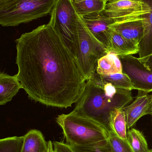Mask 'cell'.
<instances>
[{"instance_id":"cell-1","label":"cell","mask_w":152,"mask_h":152,"mask_svg":"<svg viewBox=\"0 0 152 152\" xmlns=\"http://www.w3.org/2000/svg\"><path fill=\"white\" fill-rule=\"evenodd\" d=\"M17 74L29 98L68 108L81 97L87 80L76 58L49 23L15 40Z\"/></svg>"},{"instance_id":"cell-30","label":"cell","mask_w":152,"mask_h":152,"mask_svg":"<svg viewBox=\"0 0 152 152\" xmlns=\"http://www.w3.org/2000/svg\"><path fill=\"white\" fill-rule=\"evenodd\" d=\"M152 152V150H151V152Z\"/></svg>"},{"instance_id":"cell-28","label":"cell","mask_w":152,"mask_h":152,"mask_svg":"<svg viewBox=\"0 0 152 152\" xmlns=\"http://www.w3.org/2000/svg\"><path fill=\"white\" fill-rule=\"evenodd\" d=\"M151 115L152 116V101H151Z\"/></svg>"},{"instance_id":"cell-22","label":"cell","mask_w":152,"mask_h":152,"mask_svg":"<svg viewBox=\"0 0 152 152\" xmlns=\"http://www.w3.org/2000/svg\"><path fill=\"white\" fill-rule=\"evenodd\" d=\"M76 152H113L108 139L87 146H71Z\"/></svg>"},{"instance_id":"cell-11","label":"cell","mask_w":152,"mask_h":152,"mask_svg":"<svg viewBox=\"0 0 152 152\" xmlns=\"http://www.w3.org/2000/svg\"><path fill=\"white\" fill-rule=\"evenodd\" d=\"M111 28L129 42L139 46L144 34L143 18L121 23H114Z\"/></svg>"},{"instance_id":"cell-27","label":"cell","mask_w":152,"mask_h":152,"mask_svg":"<svg viewBox=\"0 0 152 152\" xmlns=\"http://www.w3.org/2000/svg\"><path fill=\"white\" fill-rule=\"evenodd\" d=\"M49 143V152H54L53 146V143L51 141H48Z\"/></svg>"},{"instance_id":"cell-19","label":"cell","mask_w":152,"mask_h":152,"mask_svg":"<svg viewBox=\"0 0 152 152\" xmlns=\"http://www.w3.org/2000/svg\"><path fill=\"white\" fill-rule=\"evenodd\" d=\"M127 139L134 152H150L148 144L142 132L131 128L127 132Z\"/></svg>"},{"instance_id":"cell-8","label":"cell","mask_w":152,"mask_h":152,"mask_svg":"<svg viewBox=\"0 0 152 152\" xmlns=\"http://www.w3.org/2000/svg\"><path fill=\"white\" fill-rule=\"evenodd\" d=\"M123 73L127 75L134 89L145 93L152 92V71L132 55L119 57Z\"/></svg>"},{"instance_id":"cell-25","label":"cell","mask_w":152,"mask_h":152,"mask_svg":"<svg viewBox=\"0 0 152 152\" xmlns=\"http://www.w3.org/2000/svg\"><path fill=\"white\" fill-rule=\"evenodd\" d=\"M144 64L148 68L152 71V54L148 57Z\"/></svg>"},{"instance_id":"cell-24","label":"cell","mask_w":152,"mask_h":152,"mask_svg":"<svg viewBox=\"0 0 152 152\" xmlns=\"http://www.w3.org/2000/svg\"><path fill=\"white\" fill-rule=\"evenodd\" d=\"M53 146L54 152H76L72 146L63 142H54Z\"/></svg>"},{"instance_id":"cell-18","label":"cell","mask_w":152,"mask_h":152,"mask_svg":"<svg viewBox=\"0 0 152 152\" xmlns=\"http://www.w3.org/2000/svg\"><path fill=\"white\" fill-rule=\"evenodd\" d=\"M109 124L110 131L121 139L128 141L126 119L123 109H117L112 113Z\"/></svg>"},{"instance_id":"cell-2","label":"cell","mask_w":152,"mask_h":152,"mask_svg":"<svg viewBox=\"0 0 152 152\" xmlns=\"http://www.w3.org/2000/svg\"><path fill=\"white\" fill-rule=\"evenodd\" d=\"M133 100L130 90L118 88L101 79L95 72L87 81L74 110L101 124L109 132L112 113L123 109Z\"/></svg>"},{"instance_id":"cell-10","label":"cell","mask_w":152,"mask_h":152,"mask_svg":"<svg viewBox=\"0 0 152 152\" xmlns=\"http://www.w3.org/2000/svg\"><path fill=\"white\" fill-rule=\"evenodd\" d=\"M82 18L91 34L106 48L107 35L114 21L103 12L84 16Z\"/></svg>"},{"instance_id":"cell-7","label":"cell","mask_w":152,"mask_h":152,"mask_svg":"<svg viewBox=\"0 0 152 152\" xmlns=\"http://www.w3.org/2000/svg\"><path fill=\"white\" fill-rule=\"evenodd\" d=\"M103 12L114 23H121L142 17L150 12V8L142 0H110Z\"/></svg>"},{"instance_id":"cell-3","label":"cell","mask_w":152,"mask_h":152,"mask_svg":"<svg viewBox=\"0 0 152 152\" xmlns=\"http://www.w3.org/2000/svg\"><path fill=\"white\" fill-rule=\"evenodd\" d=\"M56 121L70 146H87L109 138V132L104 126L74 110L59 115Z\"/></svg>"},{"instance_id":"cell-17","label":"cell","mask_w":152,"mask_h":152,"mask_svg":"<svg viewBox=\"0 0 152 152\" xmlns=\"http://www.w3.org/2000/svg\"><path fill=\"white\" fill-rule=\"evenodd\" d=\"M79 17L100 13L104 10L106 2L104 0H72Z\"/></svg>"},{"instance_id":"cell-23","label":"cell","mask_w":152,"mask_h":152,"mask_svg":"<svg viewBox=\"0 0 152 152\" xmlns=\"http://www.w3.org/2000/svg\"><path fill=\"white\" fill-rule=\"evenodd\" d=\"M109 142L113 152H134L128 141H125L113 132H109Z\"/></svg>"},{"instance_id":"cell-21","label":"cell","mask_w":152,"mask_h":152,"mask_svg":"<svg viewBox=\"0 0 152 152\" xmlns=\"http://www.w3.org/2000/svg\"><path fill=\"white\" fill-rule=\"evenodd\" d=\"M24 136H13L0 140V152H21Z\"/></svg>"},{"instance_id":"cell-31","label":"cell","mask_w":152,"mask_h":152,"mask_svg":"<svg viewBox=\"0 0 152 152\" xmlns=\"http://www.w3.org/2000/svg\"><path fill=\"white\" fill-rule=\"evenodd\" d=\"M47 152H49V149H48V151H47Z\"/></svg>"},{"instance_id":"cell-20","label":"cell","mask_w":152,"mask_h":152,"mask_svg":"<svg viewBox=\"0 0 152 152\" xmlns=\"http://www.w3.org/2000/svg\"><path fill=\"white\" fill-rule=\"evenodd\" d=\"M99 75L104 81L111 83L118 88L130 91L135 89L131 80L125 73H117L108 75Z\"/></svg>"},{"instance_id":"cell-15","label":"cell","mask_w":152,"mask_h":152,"mask_svg":"<svg viewBox=\"0 0 152 152\" xmlns=\"http://www.w3.org/2000/svg\"><path fill=\"white\" fill-rule=\"evenodd\" d=\"M48 149L49 143L39 130L31 129L24 135L21 152H47Z\"/></svg>"},{"instance_id":"cell-16","label":"cell","mask_w":152,"mask_h":152,"mask_svg":"<svg viewBox=\"0 0 152 152\" xmlns=\"http://www.w3.org/2000/svg\"><path fill=\"white\" fill-rule=\"evenodd\" d=\"M96 73L101 76L123 73L119 57L111 53H106L98 60Z\"/></svg>"},{"instance_id":"cell-5","label":"cell","mask_w":152,"mask_h":152,"mask_svg":"<svg viewBox=\"0 0 152 152\" xmlns=\"http://www.w3.org/2000/svg\"><path fill=\"white\" fill-rule=\"evenodd\" d=\"M79 17L72 0H56L49 22L76 58L79 48Z\"/></svg>"},{"instance_id":"cell-12","label":"cell","mask_w":152,"mask_h":152,"mask_svg":"<svg viewBox=\"0 0 152 152\" xmlns=\"http://www.w3.org/2000/svg\"><path fill=\"white\" fill-rule=\"evenodd\" d=\"M139 50V46L129 42L111 28L107 35V53H111L122 57L138 53Z\"/></svg>"},{"instance_id":"cell-4","label":"cell","mask_w":152,"mask_h":152,"mask_svg":"<svg viewBox=\"0 0 152 152\" xmlns=\"http://www.w3.org/2000/svg\"><path fill=\"white\" fill-rule=\"evenodd\" d=\"M56 0H16L0 7V24L14 27L51 14Z\"/></svg>"},{"instance_id":"cell-14","label":"cell","mask_w":152,"mask_h":152,"mask_svg":"<svg viewBox=\"0 0 152 152\" xmlns=\"http://www.w3.org/2000/svg\"><path fill=\"white\" fill-rule=\"evenodd\" d=\"M22 88L17 75L10 76L0 74V104L4 105L11 101L19 89Z\"/></svg>"},{"instance_id":"cell-29","label":"cell","mask_w":152,"mask_h":152,"mask_svg":"<svg viewBox=\"0 0 152 152\" xmlns=\"http://www.w3.org/2000/svg\"><path fill=\"white\" fill-rule=\"evenodd\" d=\"M104 1H105L106 2H109V1H110V0H104Z\"/></svg>"},{"instance_id":"cell-9","label":"cell","mask_w":152,"mask_h":152,"mask_svg":"<svg viewBox=\"0 0 152 152\" xmlns=\"http://www.w3.org/2000/svg\"><path fill=\"white\" fill-rule=\"evenodd\" d=\"M152 95L138 91L134 101L123 108L126 119L128 129L131 128L143 116L151 115Z\"/></svg>"},{"instance_id":"cell-32","label":"cell","mask_w":152,"mask_h":152,"mask_svg":"<svg viewBox=\"0 0 152 152\" xmlns=\"http://www.w3.org/2000/svg\"></svg>"},{"instance_id":"cell-13","label":"cell","mask_w":152,"mask_h":152,"mask_svg":"<svg viewBox=\"0 0 152 152\" xmlns=\"http://www.w3.org/2000/svg\"><path fill=\"white\" fill-rule=\"evenodd\" d=\"M148 4L150 8L149 13L143 16L144 34L139 45V58L144 63L152 54V0H142Z\"/></svg>"},{"instance_id":"cell-6","label":"cell","mask_w":152,"mask_h":152,"mask_svg":"<svg viewBox=\"0 0 152 152\" xmlns=\"http://www.w3.org/2000/svg\"><path fill=\"white\" fill-rule=\"evenodd\" d=\"M79 48L76 58L87 81L96 72L98 60L107 53L105 46L98 41L79 17Z\"/></svg>"},{"instance_id":"cell-26","label":"cell","mask_w":152,"mask_h":152,"mask_svg":"<svg viewBox=\"0 0 152 152\" xmlns=\"http://www.w3.org/2000/svg\"><path fill=\"white\" fill-rule=\"evenodd\" d=\"M16 0H0V7L4 6Z\"/></svg>"}]
</instances>
